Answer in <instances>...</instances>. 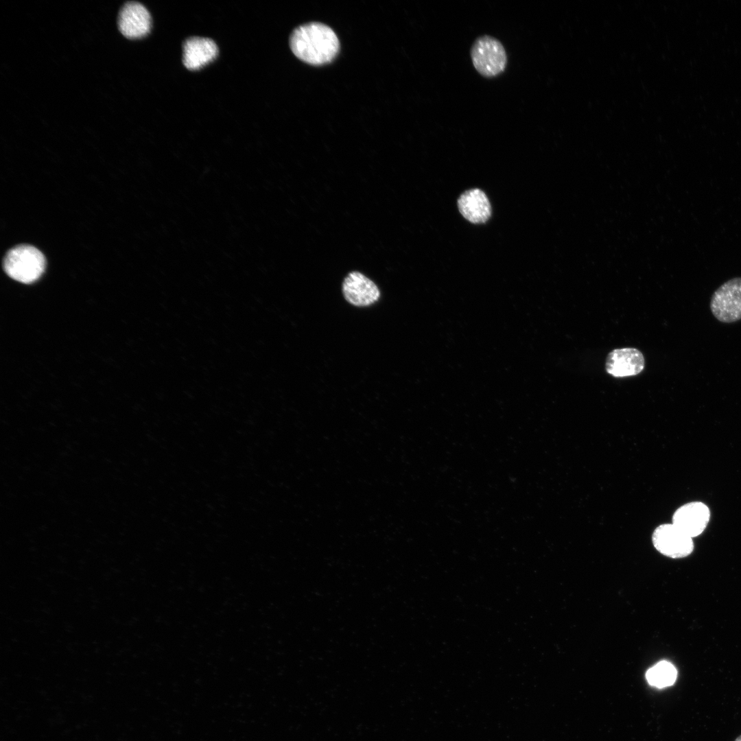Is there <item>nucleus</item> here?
Instances as JSON below:
<instances>
[{
	"label": "nucleus",
	"instance_id": "nucleus-1",
	"mask_svg": "<svg viewBox=\"0 0 741 741\" xmlns=\"http://www.w3.org/2000/svg\"><path fill=\"white\" fill-rule=\"evenodd\" d=\"M291 49L300 60L313 65L331 62L340 49L336 33L320 23H309L296 28L290 40Z\"/></svg>",
	"mask_w": 741,
	"mask_h": 741
},
{
	"label": "nucleus",
	"instance_id": "nucleus-7",
	"mask_svg": "<svg viewBox=\"0 0 741 741\" xmlns=\"http://www.w3.org/2000/svg\"><path fill=\"white\" fill-rule=\"evenodd\" d=\"M152 27L151 16L140 3L129 1L123 5L118 16V27L127 38H141L148 34Z\"/></svg>",
	"mask_w": 741,
	"mask_h": 741
},
{
	"label": "nucleus",
	"instance_id": "nucleus-9",
	"mask_svg": "<svg viewBox=\"0 0 741 741\" xmlns=\"http://www.w3.org/2000/svg\"><path fill=\"white\" fill-rule=\"evenodd\" d=\"M645 361L642 352L634 348L613 350L606 359L607 372L615 377L636 375L644 368Z\"/></svg>",
	"mask_w": 741,
	"mask_h": 741
},
{
	"label": "nucleus",
	"instance_id": "nucleus-12",
	"mask_svg": "<svg viewBox=\"0 0 741 741\" xmlns=\"http://www.w3.org/2000/svg\"><path fill=\"white\" fill-rule=\"evenodd\" d=\"M677 675V670L671 663L661 661L647 670L646 678L650 685L662 688L672 685Z\"/></svg>",
	"mask_w": 741,
	"mask_h": 741
},
{
	"label": "nucleus",
	"instance_id": "nucleus-10",
	"mask_svg": "<svg viewBox=\"0 0 741 741\" xmlns=\"http://www.w3.org/2000/svg\"><path fill=\"white\" fill-rule=\"evenodd\" d=\"M218 49L211 38L191 37L183 44V62L189 70H198L217 57Z\"/></svg>",
	"mask_w": 741,
	"mask_h": 741
},
{
	"label": "nucleus",
	"instance_id": "nucleus-13",
	"mask_svg": "<svg viewBox=\"0 0 741 741\" xmlns=\"http://www.w3.org/2000/svg\"><path fill=\"white\" fill-rule=\"evenodd\" d=\"M734 741H741V735H740Z\"/></svg>",
	"mask_w": 741,
	"mask_h": 741
},
{
	"label": "nucleus",
	"instance_id": "nucleus-6",
	"mask_svg": "<svg viewBox=\"0 0 741 741\" xmlns=\"http://www.w3.org/2000/svg\"><path fill=\"white\" fill-rule=\"evenodd\" d=\"M709 507L702 502L694 501L678 508L672 518L673 524L692 539L702 534L710 519Z\"/></svg>",
	"mask_w": 741,
	"mask_h": 741
},
{
	"label": "nucleus",
	"instance_id": "nucleus-4",
	"mask_svg": "<svg viewBox=\"0 0 741 741\" xmlns=\"http://www.w3.org/2000/svg\"><path fill=\"white\" fill-rule=\"evenodd\" d=\"M710 309L722 322L731 323L741 319V277L726 281L714 292Z\"/></svg>",
	"mask_w": 741,
	"mask_h": 741
},
{
	"label": "nucleus",
	"instance_id": "nucleus-3",
	"mask_svg": "<svg viewBox=\"0 0 741 741\" xmlns=\"http://www.w3.org/2000/svg\"><path fill=\"white\" fill-rule=\"evenodd\" d=\"M471 58L476 71L485 78H494L506 69V50L497 38L484 35L478 37L471 49Z\"/></svg>",
	"mask_w": 741,
	"mask_h": 741
},
{
	"label": "nucleus",
	"instance_id": "nucleus-8",
	"mask_svg": "<svg viewBox=\"0 0 741 741\" xmlns=\"http://www.w3.org/2000/svg\"><path fill=\"white\" fill-rule=\"evenodd\" d=\"M342 290L346 301L357 307L369 306L380 296L377 285L358 271H352L346 275Z\"/></svg>",
	"mask_w": 741,
	"mask_h": 741
},
{
	"label": "nucleus",
	"instance_id": "nucleus-11",
	"mask_svg": "<svg viewBox=\"0 0 741 741\" xmlns=\"http://www.w3.org/2000/svg\"><path fill=\"white\" fill-rule=\"evenodd\" d=\"M458 206L463 217L474 224L486 222L491 214L489 199L484 192L479 189L464 192L458 200Z\"/></svg>",
	"mask_w": 741,
	"mask_h": 741
},
{
	"label": "nucleus",
	"instance_id": "nucleus-5",
	"mask_svg": "<svg viewBox=\"0 0 741 741\" xmlns=\"http://www.w3.org/2000/svg\"><path fill=\"white\" fill-rule=\"evenodd\" d=\"M652 541L659 553L671 558H685L694 550L692 539L672 523L658 526L652 532Z\"/></svg>",
	"mask_w": 741,
	"mask_h": 741
},
{
	"label": "nucleus",
	"instance_id": "nucleus-2",
	"mask_svg": "<svg viewBox=\"0 0 741 741\" xmlns=\"http://www.w3.org/2000/svg\"><path fill=\"white\" fill-rule=\"evenodd\" d=\"M45 259L42 252L30 245H20L10 250L3 260V268L12 279L31 283L44 272Z\"/></svg>",
	"mask_w": 741,
	"mask_h": 741
}]
</instances>
